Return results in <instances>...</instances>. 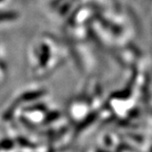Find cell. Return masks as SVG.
I'll use <instances>...</instances> for the list:
<instances>
[{
  "mask_svg": "<svg viewBox=\"0 0 152 152\" xmlns=\"http://www.w3.org/2000/svg\"><path fill=\"white\" fill-rule=\"evenodd\" d=\"M17 18V13L16 12H2L0 13V21L4 20H10L14 19Z\"/></svg>",
  "mask_w": 152,
  "mask_h": 152,
  "instance_id": "obj_1",
  "label": "cell"
}]
</instances>
